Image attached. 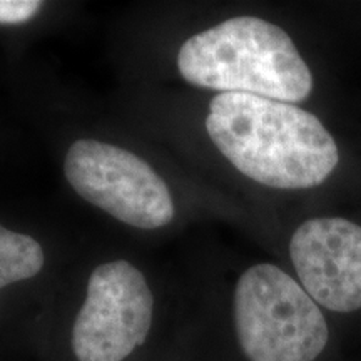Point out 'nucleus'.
<instances>
[{
	"instance_id": "obj_3",
	"label": "nucleus",
	"mask_w": 361,
	"mask_h": 361,
	"mask_svg": "<svg viewBox=\"0 0 361 361\" xmlns=\"http://www.w3.org/2000/svg\"><path fill=\"white\" fill-rule=\"evenodd\" d=\"M234 326L250 361H314L329 329L319 306L274 264H256L234 290Z\"/></svg>"
},
{
	"instance_id": "obj_6",
	"label": "nucleus",
	"mask_w": 361,
	"mask_h": 361,
	"mask_svg": "<svg viewBox=\"0 0 361 361\" xmlns=\"http://www.w3.org/2000/svg\"><path fill=\"white\" fill-rule=\"evenodd\" d=\"M290 255L301 286L319 306L361 310V226L341 218L306 221L293 234Z\"/></svg>"
},
{
	"instance_id": "obj_7",
	"label": "nucleus",
	"mask_w": 361,
	"mask_h": 361,
	"mask_svg": "<svg viewBox=\"0 0 361 361\" xmlns=\"http://www.w3.org/2000/svg\"><path fill=\"white\" fill-rule=\"evenodd\" d=\"M44 263L45 255L39 241L0 224V290L37 276Z\"/></svg>"
},
{
	"instance_id": "obj_8",
	"label": "nucleus",
	"mask_w": 361,
	"mask_h": 361,
	"mask_svg": "<svg viewBox=\"0 0 361 361\" xmlns=\"http://www.w3.org/2000/svg\"><path fill=\"white\" fill-rule=\"evenodd\" d=\"M44 4L39 0H0V24L13 25L29 22Z\"/></svg>"
},
{
	"instance_id": "obj_5",
	"label": "nucleus",
	"mask_w": 361,
	"mask_h": 361,
	"mask_svg": "<svg viewBox=\"0 0 361 361\" xmlns=\"http://www.w3.org/2000/svg\"><path fill=\"white\" fill-rule=\"evenodd\" d=\"M154 298L144 274L129 261L99 264L72 328L78 361H123L151 331Z\"/></svg>"
},
{
	"instance_id": "obj_2",
	"label": "nucleus",
	"mask_w": 361,
	"mask_h": 361,
	"mask_svg": "<svg viewBox=\"0 0 361 361\" xmlns=\"http://www.w3.org/2000/svg\"><path fill=\"white\" fill-rule=\"evenodd\" d=\"M178 69L189 84L221 94L295 104L313 90L310 67L290 35L258 17H234L189 37L179 49Z\"/></svg>"
},
{
	"instance_id": "obj_1",
	"label": "nucleus",
	"mask_w": 361,
	"mask_h": 361,
	"mask_svg": "<svg viewBox=\"0 0 361 361\" xmlns=\"http://www.w3.org/2000/svg\"><path fill=\"white\" fill-rule=\"evenodd\" d=\"M206 129L239 173L269 188L319 186L340 161L335 139L322 121L290 102L218 94L209 104Z\"/></svg>"
},
{
	"instance_id": "obj_4",
	"label": "nucleus",
	"mask_w": 361,
	"mask_h": 361,
	"mask_svg": "<svg viewBox=\"0 0 361 361\" xmlns=\"http://www.w3.org/2000/svg\"><path fill=\"white\" fill-rule=\"evenodd\" d=\"M64 174L82 200L121 223L157 229L174 218L168 184L146 161L126 149L79 139L69 147Z\"/></svg>"
}]
</instances>
